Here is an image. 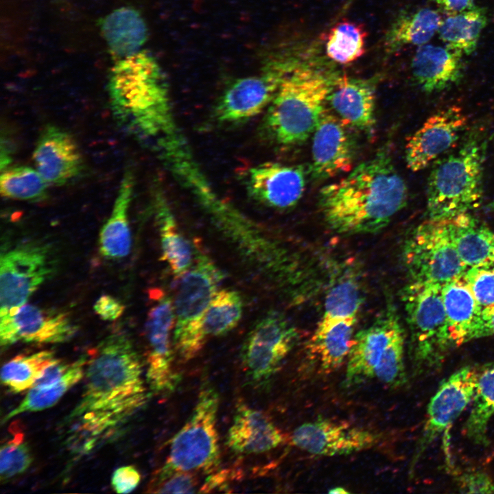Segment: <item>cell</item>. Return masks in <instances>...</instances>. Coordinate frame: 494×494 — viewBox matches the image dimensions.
<instances>
[{
	"label": "cell",
	"mask_w": 494,
	"mask_h": 494,
	"mask_svg": "<svg viewBox=\"0 0 494 494\" xmlns=\"http://www.w3.org/2000/svg\"><path fill=\"white\" fill-rule=\"evenodd\" d=\"M197 473L174 469L163 465L154 474L148 492L155 493H193L198 492Z\"/></svg>",
	"instance_id": "cell-42"
},
{
	"label": "cell",
	"mask_w": 494,
	"mask_h": 494,
	"mask_svg": "<svg viewBox=\"0 0 494 494\" xmlns=\"http://www.w3.org/2000/svg\"><path fill=\"white\" fill-rule=\"evenodd\" d=\"M379 440L370 430L327 419H318L296 427L292 435L293 444L318 456L349 454L373 447Z\"/></svg>",
	"instance_id": "cell-19"
},
{
	"label": "cell",
	"mask_w": 494,
	"mask_h": 494,
	"mask_svg": "<svg viewBox=\"0 0 494 494\" xmlns=\"http://www.w3.org/2000/svg\"><path fill=\"white\" fill-rule=\"evenodd\" d=\"M76 327L60 311L26 303L12 315L0 318V342L7 346L19 342L62 343L70 340Z\"/></svg>",
	"instance_id": "cell-15"
},
{
	"label": "cell",
	"mask_w": 494,
	"mask_h": 494,
	"mask_svg": "<svg viewBox=\"0 0 494 494\" xmlns=\"http://www.w3.org/2000/svg\"><path fill=\"white\" fill-rule=\"evenodd\" d=\"M47 183L36 169L27 166L6 167L1 170L0 191L10 199L38 202L47 196Z\"/></svg>",
	"instance_id": "cell-38"
},
{
	"label": "cell",
	"mask_w": 494,
	"mask_h": 494,
	"mask_svg": "<svg viewBox=\"0 0 494 494\" xmlns=\"http://www.w3.org/2000/svg\"><path fill=\"white\" fill-rule=\"evenodd\" d=\"M285 435L263 412L237 404L227 434V445L239 454H259L276 449Z\"/></svg>",
	"instance_id": "cell-23"
},
{
	"label": "cell",
	"mask_w": 494,
	"mask_h": 494,
	"mask_svg": "<svg viewBox=\"0 0 494 494\" xmlns=\"http://www.w3.org/2000/svg\"><path fill=\"white\" fill-rule=\"evenodd\" d=\"M347 124L325 110L314 132L310 172L314 178L326 180L348 173L355 158V143Z\"/></svg>",
	"instance_id": "cell-18"
},
{
	"label": "cell",
	"mask_w": 494,
	"mask_h": 494,
	"mask_svg": "<svg viewBox=\"0 0 494 494\" xmlns=\"http://www.w3.org/2000/svg\"><path fill=\"white\" fill-rule=\"evenodd\" d=\"M442 298L453 348L485 337L482 310L463 276L443 285Z\"/></svg>",
	"instance_id": "cell-24"
},
{
	"label": "cell",
	"mask_w": 494,
	"mask_h": 494,
	"mask_svg": "<svg viewBox=\"0 0 494 494\" xmlns=\"http://www.w3.org/2000/svg\"><path fill=\"white\" fill-rule=\"evenodd\" d=\"M402 333L397 314L390 303L369 327L355 335L343 385L350 387L373 378L375 369L386 350Z\"/></svg>",
	"instance_id": "cell-16"
},
{
	"label": "cell",
	"mask_w": 494,
	"mask_h": 494,
	"mask_svg": "<svg viewBox=\"0 0 494 494\" xmlns=\"http://www.w3.org/2000/svg\"><path fill=\"white\" fill-rule=\"evenodd\" d=\"M449 220L452 240L467 268L491 261L494 232L469 213L449 217Z\"/></svg>",
	"instance_id": "cell-30"
},
{
	"label": "cell",
	"mask_w": 494,
	"mask_h": 494,
	"mask_svg": "<svg viewBox=\"0 0 494 494\" xmlns=\"http://www.w3.org/2000/svg\"><path fill=\"white\" fill-rule=\"evenodd\" d=\"M491 261H492L494 263V250L492 252L491 257Z\"/></svg>",
	"instance_id": "cell-51"
},
{
	"label": "cell",
	"mask_w": 494,
	"mask_h": 494,
	"mask_svg": "<svg viewBox=\"0 0 494 494\" xmlns=\"http://www.w3.org/2000/svg\"><path fill=\"white\" fill-rule=\"evenodd\" d=\"M55 359L49 351L17 355L1 368V383L11 392L30 389L43 370Z\"/></svg>",
	"instance_id": "cell-36"
},
{
	"label": "cell",
	"mask_w": 494,
	"mask_h": 494,
	"mask_svg": "<svg viewBox=\"0 0 494 494\" xmlns=\"http://www.w3.org/2000/svg\"><path fill=\"white\" fill-rule=\"evenodd\" d=\"M491 209H492L493 210V211H494V201H493V202H492V204H491Z\"/></svg>",
	"instance_id": "cell-52"
},
{
	"label": "cell",
	"mask_w": 494,
	"mask_h": 494,
	"mask_svg": "<svg viewBox=\"0 0 494 494\" xmlns=\"http://www.w3.org/2000/svg\"><path fill=\"white\" fill-rule=\"evenodd\" d=\"M36 168L48 184L60 186L74 178L82 167V157L73 137L55 126H47L33 152Z\"/></svg>",
	"instance_id": "cell-21"
},
{
	"label": "cell",
	"mask_w": 494,
	"mask_h": 494,
	"mask_svg": "<svg viewBox=\"0 0 494 494\" xmlns=\"http://www.w3.org/2000/svg\"><path fill=\"white\" fill-rule=\"evenodd\" d=\"M472 408L463 430L473 443L486 447L489 423L494 414V360L478 369Z\"/></svg>",
	"instance_id": "cell-32"
},
{
	"label": "cell",
	"mask_w": 494,
	"mask_h": 494,
	"mask_svg": "<svg viewBox=\"0 0 494 494\" xmlns=\"http://www.w3.org/2000/svg\"><path fill=\"white\" fill-rule=\"evenodd\" d=\"M108 90L113 115L126 132L139 138L168 132L167 89L158 63L148 52L115 60Z\"/></svg>",
	"instance_id": "cell-3"
},
{
	"label": "cell",
	"mask_w": 494,
	"mask_h": 494,
	"mask_svg": "<svg viewBox=\"0 0 494 494\" xmlns=\"http://www.w3.org/2000/svg\"><path fill=\"white\" fill-rule=\"evenodd\" d=\"M133 187V177L127 171L121 180L111 213L99 233V252L106 258L119 259L130 253L132 239L128 210Z\"/></svg>",
	"instance_id": "cell-28"
},
{
	"label": "cell",
	"mask_w": 494,
	"mask_h": 494,
	"mask_svg": "<svg viewBox=\"0 0 494 494\" xmlns=\"http://www.w3.org/2000/svg\"><path fill=\"white\" fill-rule=\"evenodd\" d=\"M366 37L367 32L362 24L343 20L328 32L326 54L339 64L352 63L365 54Z\"/></svg>",
	"instance_id": "cell-35"
},
{
	"label": "cell",
	"mask_w": 494,
	"mask_h": 494,
	"mask_svg": "<svg viewBox=\"0 0 494 494\" xmlns=\"http://www.w3.org/2000/svg\"><path fill=\"white\" fill-rule=\"evenodd\" d=\"M295 329L282 316L270 314L250 331L242 350V363L248 379L262 384L279 369L296 340Z\"/></svg>",
	"instance_id": "cell-11"
},
{
	"label": "cell",
	"mask_w": 494,
	"mask_h": 494,
	"mask_svg": "<svg viewBox=\"0 0 494 494\" xmlns=\"http://www.w3.org/2000/svg\"><path fill=\"white\" fill-rule=\"evenodd\" d=\"M250 193L275 209H288L301 199L305 189V169L300 165L268 162L251 167L247 174Z\"/></svg>",
	"instance_id": "cell-20"
},
{
	"label": "cell",
	"mask_w": 494,
	"mask_h": 494,
	"mask_svg": "<svg viewBox=\"0 0 494 494\" xmlns=\"http://www.w3.org/2000/svg\"><path fill=\"white\" fill-rule=\"evenodd\" d=\"M484 336H494V305L482 309Z\"/></svg>",
	"instance_id": "cell-49"
},
{
	"label": "cell",
	"mask_w": 494,
	"mask_h": 494,
	"mask_svg": "<svg viewBox=\"0 0 494 494\" xmlns=\"http://www.w3.org/2000/svg\"><path fill=\"white\" fill-rule=\"evenodd\" d=\"M333 80L311 66L297 65L285 75L266 116L276 143L293 146L306 141L325 110Z\"/></svg>",
	"instance_id": "cell-4"
},
{
	"label": "cell",
	"mask_w": 494,
	"mask_h": 494,
	"mask_svg": "<svg viewBox=\"0 0 494 494\" xmlns=\"http://www.w3.org/2000/svg\"><path fill=\"white\" fill-rule=\"evenodd\" d=\"M442 21L440 12L430 8L401 12L385 34V51L392 54L406 46L427 44L437 34Z\"/></svg>",
	"instance_id": "cell-29"
},
{
	"label": "cell",
	"mask_w": 494,
	"mask_h": 494,
	"mask_svg": "<svg viewBox=\"0 0 494 494\" xmlns=\"http://www.w3.org/2000/svg\"><path fill=\"white\" fill-rule=\"evenodd\" d=\"M488 23L486 9L475 5L447 15L438 30L439 39L448 48L469 56L475 52L482 31Z\"/></svg>",
	"instance_id": "cell-31"
},
{
	"label": "cell",
	"mask_w": 494,
	"mask_h": 494,
	"mask_svg": "<svg viewBox=\"0 0 494 494\" xmlns=\"http://www.w3.org/2000/svg\"><path fill=\"white\" fill-rule=\"evenodd\" d=\"M438 10L447 15L469 10L475 5V0H432Z\"/></svg>",
	"instance_id": "cell-48"
},
{
	"label": "cell",
	"mask_w": 494,
	"mask_h": 494,
	"mask_svg": "<svg viewBox=\"0 0 494 494\" xmlns=\"http://www.w3.org/2000/svg\"><path fill=\"white\" fill-rule=\"evenodd\" d=\"M329 493H333V494H342V493H349L350 492L347 491L346 489L343 487H335L333 489H331L328 491Z\"/></svg>",
	"instance_id": "cell-50"
},
{
	"label": "cell",
	"mask_w": 494,
	"mask_h": 494,
	"mask_svg": "<svg viewBox=\"0 0 494 494\" xmlns=\"http://www.w3.org/2000/svg\"><path fill=\"white\" fill-rule=\"evenodd\" d=\"M71 364H66L55 358L41 373L32 387L44 388L59 381Z\"/></svg>",
	"instance_id": "cell-47"
},
{
	"label": "cell",
	"mask_w": 494,
	"mask_h": 494,
	"mask_svg": "<svg viewBox=\"0 0 494 494\" xmlns=\"http://www.w3.org/2000/svg\"><path fill=\"white\" fill-rule=\"evenodd\" d=\"M100 30L115 60L141 51L148 38V29L140 13L122 7L111 12L100 22Z\"/></svg>",
	"instance_id": "cell-27"
},
{
	"label": "cell",
	"mask_w": 494,
	"mask_h": 494,
	"mask_svg": "<svg viewBox=\"0 0 494 494\" xmlns=\"http://www.w3.org/2000/svg\"><path fill=\"white\" fill-rule=\"evenodd\" d=\"M373 378L391 388H399L407 384L403 333L397 336L387 348L375 369Z\"/></svg>",
	"instance_id": "cell-40"
},
{
	"label": "cell",
	"mask_w": 494,
	"mask_h": 494,
	"mask_svg": "<svg viewBox=\"0 0 494 494\" xmlns=\"http://www.w3.org/2000/svg\"><path fill=\"white\" fill-rule=\"evenodd\" d=\"M373 81L347 76L334 78L327 102L348 126L371 134L375 126Z\"/></svg>",
	"instance_id": "cell-22"
},
{
	"label": "cell",
	"mask_w": 494,
	"mask_h": 494,
	"mask_svg": "<svg viewBox=\"0 0 494 494\" xmlns=\"http://www.w3.org/2000/svg\"><path fill=\"white\" fill-rule=\"evenodd\" d=\"M294 62L271 64L262 74L237 80L225 91L215 108L220 121L234 123L260 114L272 102L285 75Z\"/></svg>",
	"instance_id": "cell-14"
},
{
	"label": "cell",
	"mask_w": 494,
	"mask_h": 494,
	"mask_svg": "<svg viewBox=\"0 0 494 494\" xmlns=\"http://www.w3.org/2000/svg\"><path fill=\"white\" fill-rule=\"evenodd\" d=\"M159 198L156 205L162 259L168 264L172 274L180 278L191 267L192 250L170 210Z\"/></svg>",
	"instance_id": "cell-33"
},
{
	"label": "cell",
	"mask_w": 494,
	"mask_h": 494,
	"mask_svg": "<svg viewBox=\"0 0 494 494\" xmlns=\"http://www.w3.org/2000/svg\"><path fill=\"white\" fill-rule=\"evenodd\" d=\"M442 285L411 281L402 291L410 329L409 357L416 375L438 369L453 349Z\"/></svg>",
	"instance_id": "cell-6"
},
{
	"label": "cell",
	"mask_w": 494,
	"mask_h": 494,
	"mask_svg": "<svg viewBox=\"0 0 494 494\" xmlns=\"http://www.w3.org/2000/svg\"><path fill=\"white\" fill-rule=\"evenodd\" d=\"M95 312L105 321L118 319L124 311L125 307L115 297L104 294L101 296L93 305Z\"/></svg>",
	"instance_id": "cell-46"
},
{
	"label": "cell",
	"mask_w": 494,
	"mask_h": 494,
	"mask_svg": "<svg viewBox=\"0 0 494 494\" xmlns=\"http://www.w3.org/2000/svg\"><path fill=\"white\" fill-rule=\"evenodd\" d=\"M32 456L22 433L3 444L0 450L1 481H7L27 471L32 462Z\"/></svg>",
	"instance_id": "cell-41"
},
{
	"label": "cell",
	"mask_w": 494,
	"mask_h": 494,
	"mask_svg": "<svg viewBox=\"0 0 494 494\" xmlns=\"http://www.w3.org/2000/svg\"><path fill=\"white\" fill-rule=\"evenodd\" d=\"M484 148L469 139L456 152L438 161L428 178L429 218H449L469 213L482 197Z\"/></svg>",
	"instance_id": "cell-5"
},
{
	"label": "cell",
	"mask_w": 494,
	"mask_h": 494,
	"mask_svg": "<svg viewBox=\"0 0 494 494\" xmlns=\"http://www.w3.org/2000/svg\"><path fill=\"white\" fill-rule=\"evenodd\" d=\"M180 278L173 302V346L177 355L188 361L199 353L207 341L204 316L223 275L207 255L199 254L195 264Z\"/></svg>",
	"instance_id": "cell-7"
},
{
	"label": "cell",
	"mask_w": 494,
	"mask_h": 494,
	"mask_svg": "<svg viewBox=\"0 0 494 494\" xmlns=\"http://www.w3.org/2000/svg\"><path fill=\"white\" fill-rule=\"evenodd\" d=\"M141 474L133 466H123L117 469L113 474L111 484L117 493H128L139 484Z\"/></svg>",
	"instance_id": "cell-45"
},
{
	"label": "cell",
	"mask_w": 494,
	"mask_h": 494,
	"mask_svg": "<svg viewBox=\"0 0 494 494\" xmlns=\"http://www.w3.org/2000/svg\"><path fill=\"white\" fill-rule=\"evenodd\" d=\"M467 122L460 106H450L429 117L405 146V161L412 172L425 169L459 139Z\"/></svg>",
	"instance_id": "cell-17"
},
{
	"label": "cell",
	"mask_w": 494,
	"mask_h": 494,
	"mask_svg": "<svg viewBox=\"0 0 494 494\" xmlns=\"http://www.w3.org/2000/svg\"><path fill=\"white\" fill-rule=\"evenodd\" d=\"M478 375V368L467 365L440 384L427 405L426 419L410 466V476L429 446L451 425L472 401Z\"/></svg>",
	"instance_id": "cell-12"
},
{
	"label": "cell",
	"mask_w": 494,
	"mask_h": 494,
	"mask_svg": "<svg viewBox=\"0 0 494 494\" xmlns=\"http://www.w3.org/2000/svg\"><path fill=\"white\" fill-rule=\"evenodd\" d=\"M356 318L321 320L307 345L308 356L318 372L329 374L347 359L354 340Z\"/></svg>",
	"instance_id": "cell-26"
},
{
	"label": "cell",
	"mask_w": 494,
	"mask_h": 494,
	"mask_svg": "<svg viewBox=\"0 0 494 494\" xmlns=\"http://www.w3.org/2000/svg\"><path fill=\"white\" fill-rule=\"evenodd\" d=\"M361 304L359 283L355 278L346 275L340 278L329 290L321 320L356 318Z\"/></svg>",
	"instance_id": "cell-39"
},
{
	"label": "cell",
	"mask_w": 494,
	"mask_h": 494,
	"mask_svg": "<svg viewBox=\"0 0 494 494\" xmlns=\"http://www.w3.org/2000/svg\"><path fill=\"white\" fill-rule=\"evenodd\" d=\"M403 255L411 281L443 286L462 277L468 268L452 240L449 217L429 218L419 225L406 240Z\"/></svg>",
	"instance_id": "cell-9"
},
{
	"label": "cell",
	"mask_w": 494,
	"mask_h": 494,
	"mask_svg": "<svg viewBox=\"0 0 494 494\" xmlns=\"http://www.w3.org/2000/svg\"><path fill=\"white\" fill-rule=\"evenodd\" d=\"M49 250L24 244L3 252L0 259V318L15 313L49 277L53 263Z\"/></svg>",
	"instance_id": "cell-10"
},
{
	"label": "cell",
	"mask_w": 494,
	"mask_h": 494,
	"mask_svg": "<svg viewBox=\"0 0 494 494\" xmlns=\"http://www.w3.org/2000/svg\"><path fill=\"white\" fill-rule=\"evenodd\" d=\"M463 278L482 310L494 305V263L492 261L468 268Z\"/></svg>",
	"instance_id": "cell-43"
},
{
	"label": "cell",
	"mask_w": 494,
	"mask_h": 494,
	"mask_svg": "<svg viewBox=\"0 0 494 494\" xmlns=\"http://www.w3.org/2000/svg\"><path fill=\"white\" fill-rule=\"evenodd\" d=\"M457 478V484L462 493H494V481L483 471H467Z\"/></svg>",
	"instance_id": "cell-44"
},
{
	"label": "cell",
	"mask_w": 494,
	"mask_h": 494,
	"mask_svg": "<svg viewBox=\"0 0 494 494\" xmlns=\"http://www.w3.org/2000/svg\"><path fill=\"white\" fill-rule=\"evenodd\" d=\"M219 403L217 390L209 384L202 385L190 416L171 440L164 465L196 473H212L218 469Z\"/></svg>",
	"instance_id": "cell-8"
},
{
	"label": "cell",
	"mask_w": 494,
	"mask_h": 494,
	"mask_svg": "<svg viewBox=\"0 0 494 494\" xmlns=\"http://www.w3.org/2000/svg\"><path fill=\"white\" fill-rule=\"evenodd\" d=\"M142 373L130 339L122 333L107 336L87 357L84 392L69 418L95 434L123 421L148 400Z\"/></svg>",
	"instance_id": "cell-2"
},
{
	"label": "cell",
	"mask_w": 494,
	"mask_h": 494,
	"mask_svg": "<svg viewBox=\"0 0 494 494\" xmlns=\"http://www.w3.org/2000/svg\"><path fill=\"white\" fill-rule=\"evenodd\" d=\"M462 56L446 46H419L411 61L412 76L425 93L444 91L458 84L463 78Z\"/></svg>",
	"instance_id": "cell-25"
},
{
	"label": "cell",
	"mask_w": 494,
	"mask_h": 494,
	"mask_svg": "<svg viewBox=\"0 0 494 494\" xmlns=\"http://www.w3.org/2000/svg\"><path fill=\"white\" fill-rule=\"evenodd\" d=\"M407 185L384 146L339 180L320 191L329 226L339 233H374L384 228L406 205Z\"/></svg>",
	"instance_id": "cell-1"
},
{
	"label": "cell",
	"mask_w": 494,
	"mask_h": 494,
	"mask_svg": "<svg viewBox=\"0 0 494 494\" xmlns=\"http://www.w3.org/2000/svg\"><path fill=\"white\" fill-rule=\"evenodd\" d=\"M86 362L87 357H80L71 364L59 381L51 386L32 387L21 403L5 416L3 422L24 412L40 411L52 407L84 377Z\"/></svg>",
	"instance_id": "cell-34"
},
{
	"label": "cell",
	"mask_w": 494,
	"mask_h": 494,
	"mask_svg": "<svg viewBox=\"0 0 494 494\" xmlns=\"http://www.w3.org/2000/svg\"><path fill=\"white\" fill-rule=\"evenodd\" d=\"M156 298L150 308L145 323L148 341L146 379L156 393L168 395L176 388L180 375L174 366V352L171 340L174 327V311L172 300L156 291Z\"/></svg>",
	"instance_id": "cell-13"
},
{
	"label": "cell",
	"mask_w": 494,
	"mask_h": 494,
	"mask_svg": "<svg viewBox=\"0 0 494 494\" xmlns=\"http://www.w3.org/2000/svg\"><path fill=\"white\" fill-rule=\"evenodd\" d=\"M243 312L239 294L231 290H217L204 316V327L208 337L225 335L239 323Z\"/></svg>",
	"instance_id": "cell-37"
}]
</instances>
